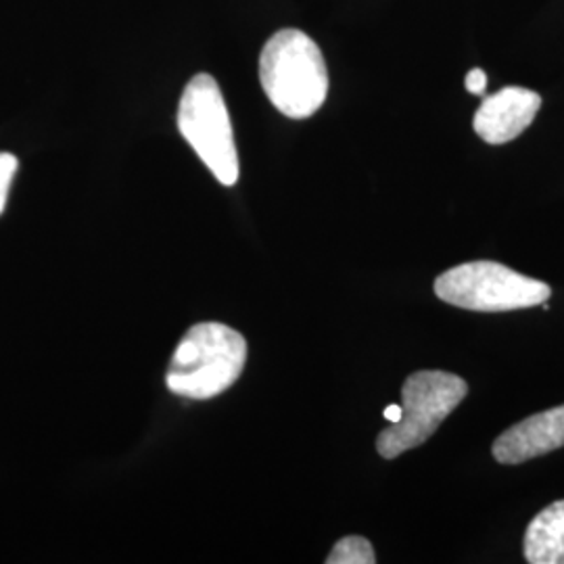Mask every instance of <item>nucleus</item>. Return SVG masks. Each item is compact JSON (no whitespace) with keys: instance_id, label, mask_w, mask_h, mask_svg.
Segmentation results:
<instances>
[{"instance_id":"obj_3","label":"nucleus","mask_w":564,"mask_h":564,"mask_svg":"<svg viewBox=\"0 0 564 564\" xmlns=\"http://www.w3.org/2000/svg\"><path fill=\"white\" fill-rule=\"evenodd\" d=\"M466 393V381L452 372L419 370L410 375L402 389V419L379 433V454L393 460L403 452L423 445L460 405Z\"/></svg>"},{"instance_id":"obj_5","label":"nucleus","mask_w":564,"mask_h":564,"mask_svg":"<svg viewBox=\"0 0 564 564\" xmlns=\"http://www.w3.org/2000/svg\"><path fill=\"white\" fill-rule=\"evenodd\" d=\"M435 295L442 302L473 312H510L542 305L550 300L552 289L502 263L470 262L437 276Z\"/></svg>"},{"instance_id":"obj_10","label":"nucleus","mask_w":564,"mask_h":564,"mask_svg":"<svg viewBox=\"0 0 564 564\" xmlns=\"http://www.w3.org/2000/svg\"><path fill=\"white\" fill-rule=\"evenodd\" d=\"M18 167H20V162H18L15 155H11V153H0V214H2L4 207H7L11 182L15 178Z\"/></svg>"},{"instance_id":"obj_2","label":"nucleus","mask_w":564,"mask_h":564,"mask_svg":"<svg viewBox=\"0 0 564 564\" xmlns=\"http://www.w3.org/2000/svg\"><path fill=\"white\" fill-rule=\"evenodd\" d=\"M247 362V341L220 323L195 324L174 349L165 375L172 393L186 400H212L239 381Z\"/></svg>"},{"instance_id":"obj_9","label":"nucleus","mask_w":564,"mask_h":564,"mask_svg":"<svg viewBox=\"0 0 564 564\" xmlns=\"http://www.w3.org/2000/svg\"><path fill=\"white\" fill-rule=\"evenodd\" d=\"M328 564H375L377 556L375 550L368 540L351 535V538H343L337 545L330 550Z\"/></svg>"},{"instance_id":"obj_1","label":"nucleus","mask_w":564,"mask_h":564,"mask_svg":"<svg viewBox=\"0 0 564 564\" xmlns=\"http://www.w3.org/2000/svg\"><path fill=\"white\" fill-rule=\"evenodd\" d=\"M263 93L282 116L305 120L328 95V69L323 51L302 30H281L263 46L260 57Z\"/></svg>"},{"instance_id":"obj_12","label":"nucleus","mask_w":564,"mask_h":564,"mask_svg":"<svg viewBox=\"0 0 564 564\" xmlns=\"http://www.w3.org/2000/svg\"><path fill=\"white\" fill-rule=\"evenodd\" d=\"M383 416L389 421V423H398V421L402 419V405H398V403L387 405V408H384Z\"/></svg>"},{"instance_id":"obj_7","label":"nucleus","mask_w":564,"mask_h":564,"mask_svg":"<svg viewBox=\"0 0 564 564\" xmlns=\"http://www.w3.org/2000/svg\"><path fill=\"white\" fill-rule=\"evenodd\" d=\"M564 447V405L533 414L505 431L494 444L500 464H523Z\"/></svg>"},{"instance_id":"obj_8","label":"nucleus","mask_w":564,"mask_h":564,"mask_svg":"<svg viewBox=\"0 0 564 564\" xmlns=\"http://www.w3.org/2000/svg\"><path fill=\"white\" fill-rule=\"evenodd\" d=\"M524 558L531 564H564V500L547 506L529 523Z\"/></svg>"},{"instance_id":"obj_11","label":"nucleus","mask_w":564,"mask_h":564,"mask_svg":"<svg viewBox=\"0 0 564 564\" xmlns=\"http://www.w3.org/2000/svg\"><path fill=\"white\" fill-rule=\"evenodd\" d=\"M464 86H466V90H468L470 95H485V88H487V76H485L484 69H479V67L470 69V72H468V76H466Z\"/></svg>"},{"instance_id":"obj_4","label":"nucleus","mask_w":564,"mask_h":564,"mask_svg":"<svg viewBox=\"0 0 564 564\" xmlns=\"http://www.w3.org/2000/svg\"><path fill=\"white\" fill-rule=\"evenodd\" d=\"M178 128L184 141L202 158L224 186L239 181V153L223 90L209 74L186 84L178 107Z\"/></svg>"},{"instance_id":"obj_6","label":"nucleus","mask_w":564,"mask_h":564,"mask_svg":"<svg viewBox=\"0 0 564 564\" xmlns=\"http://www.w3.org/2000/svg\"><path fill=\"white\" fill-rule=\"evenodd\" d=\"M542 97L529 88L508 86L487 97L475 113V132L489 144L514 141L533 123Z\"/></svg>"}]
</instances>
